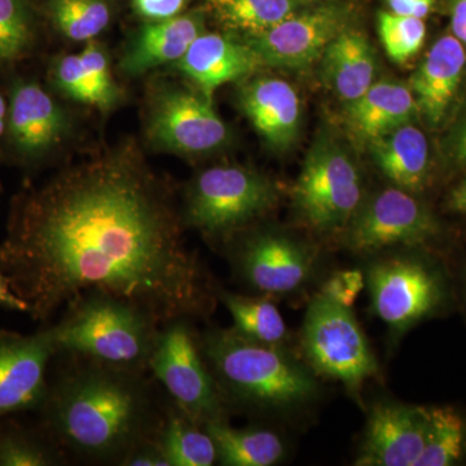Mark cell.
Returning <instances> with one entry per match:
<instances>
[{
	"instance_id": "1",
	"label": "cell",
	"mask_w": 466,
	"mask_h": 466,
	"mask_svg": "<svg viewBox=\"0 0 466 466\" xmlns=\"http://www.w3.org/2000/svg\"><path fill=\"white\" fill-rule=\"evenodd\" d=\"M183 225L140 156L113 150L15 198L0 269L34 320L90 291L128 300L161 325L205 317L218 290Z\"/></svg>"
},
{
	"instance_id": "2",
	"label": "cell",
	"mask_w": 466,
	"mask_h": 466,
	"mask_svg": "<svg viewBox=\"0 0 466 466\" xmlns=\"http://www.w3.org/2000/svg\"><path fill=\"white\" fill-rule=\"evenodd\" d=\"M73 358L39 408L45 433L66 456L122 465L133 451L157 441L167 404L146 372Z\"/></svg>"
},
{
	"instance_id": "3",
	"label": "cell",
	"mask_w": 466,
	"mask_h": 466,
	"mask_svg": "<svg viewBox=\"0 0 466 466\" xmlns=\"http://www.w3.org/2000/svg\"><path fill=\"white\" fill-rule=\"evenodd\" d=\"M200 346L229 407L281 412L317 398V375L284 346L251 341L233 328L208 330Z\"/></svg>"
},
{
	"instance_id": "4",
	"label": "cell",
	"mask_w": 466,
	"mask_h": 466,
	"mask_svg": "<svg viewBox=\"0 0 466 466\" xmlns=\"http://www.w3.org/2000/svg\"><path fill=\"white\" fill-rule=\"evenodd\" d=\"M51 327L56 355L147 372L161 324L128 300L90 291L70 302Z\"/></svg>"
},
{
	"instance_id": "5",
	"label": "cell",
	"mask_w": 466,
	"mask_h": 466,
	"mask_svg": "<svg viewBox=\"0 0 466 466\" xmlns=\"http://www.w3.org/2000/svg\"><path fill=\"white\" fill-rule=\"evenodd\" d=\"M278 201V187L266 175L238 165L214 167L189 184L182 219L208 238H220L265 217Z\"/></svg>"
},
{
	"instance_id": "6",
	"label": "cell",
	"mask_w": 466,
	"mask_h": 466,
	"mask_svg": "<svg viewBox=\"0 0 466 466\" xmlns=\"http://www.w3.org/2000/svg\"><path fill=\"white\" fill-rule=\"evenodd\" d=\"M191 319L177 318L159 327L148 370L177 410L196 424L222 421L229 404L201 351Z\"/></svg>"
},
{
	"instance_id": "7",
	"label": "cell",
	"mask_w": 466,
	"mask_h": 466,
	"mask_svg": "<svg viewBox=\"0 0 466 466\" xmlns=\"http://www.w3.org/2000/svg\"><path fill=\"white\" fill-rule=\"evenodd\" d=\"M300 349L315 375L341 382L357 400L368 380L379 373L375 354L352 309L323 294L309 303Z\"/></svg>"
},
{
	"instance_id": "8",
	"label": "cell",
	"mask_w": 466,
	"mask_h": 466,
	"mask_svg": "<svg viewBox=\"0 0 466 466\" xmlns=\"http://www.w3.org/2000/svg\"><path fill=\"white\" fill-rule=\"evenodd\" d=\"M363 200V180L351 156L334 140H318L293 188L303 225L320 235L345 231Z\"/></svg>"
},
{
	"instance_id": "9",
	"label": "cell",
	"mask_w": 466,
	"mask_h": 466,
	"mask_svg": "<svg viewBox=\"0 0 466 466\" xmlns=\"http://www.w3.org/2000/svg\"><path fill=\"white\" fill-rule=\"evenodd\" d=\"M364 275L373 312L395 336L431 317L446 299L440 269L415 254L379 257Z\"/></svg>"
},
{
	"instance_id": "10",
	"label": "cell",
	"mask_w": 466,
	"mask_h": 466,
	"mask_svg": "<svg viewBox=\"0 0 466 466\" xmlns=\"http://www.w3.org/2000/svg\"><path fill=\"white\" fill-rule=\"evenodd\" d=\"M440 235V220L428 205L394 186L361 202L345 228V244L355 253L373 254L422 247Z\"/></svg>"
},
{
	"instance_id": "11",
	"label": "cell",
	"mask_w": 466,
	"mask_h": 466,
	"mask_svg": "<svg viewBox=\"0 0 466 466\" xmlns=\"http://www.w3.org/2000/svg\"><path fill=\"white\" fill-rule=\"evenodd\" d=\"M317 254L305 242L276 229L248 235L231 250V266L258 296H288L302 289L317 269Z\"/></svg>"
},
{
	"instance_id": "12",
	"label": "cell",
	"mask_w": 466,
	"mask_h": 466,
	"mask_svg": "<svg viewBox=\"0 0 466 466\" xmlns=\"http://www.w3.org/2000/svg\"><path fill=\"white\" fill-rule=\"evenodd\" d=\"M148 135L158 148L179 155H201L219 148L228 128L204 94L167 88L150 106Z\"/></svg>"
},
{
	"instance_id": "13",
	"label": "cell",
	"mask_w": 466,
	"mask_h": 466,
	"mask_svg": "<svg viewBox=\"0 0 466 466\" xmlns=\"http://www.w3.org/2000/svg\"><path fill=\"white\" fill-rule=\"evenodd\" d=\"M349 27V12L329 3L296 12L259 35L250 36V47L262 66L302 69L323 57L328 46Z\"/></svg>"
},
{
	"instance_id": "14",
	"label": "cell",
	"mask_w": 466,
	"mask_h": 466,
	"mask_svg": "<svg viewBox=\"0 0 466 466\" xmlns=\"http://www.w3.org/2000/svg\"><path fill=\"white\" fill-rule=\"evenodd\" d=\"M56 354L52 327L33 334L0 330V419L41 408Z\"/></svg>"
},
{
	"instance_id": "15",
	"label": "cell",
	"mask_w": 466,
	"mask_h": 466,
	"mask_svg": "<svg viewBox=\"0 0 466 466\" xmlns=\"http://www.w3.org/2000/svg\"><path fill=\"white\" fill-rule=\"evenodd\" d=\"M428 407L383 400L370 410L355 465L416 466L424 450Z\"/></svg>"
},
{
	"instance_id": "16",
	"label": "cell",
	"mask_w": 466,
	"mask_h": 466,
	"mask_svg": "<svg viewBox=\"0 0 466 466\" xmlns=\"http://www.w3.org/2000/svg\"><path fill=\"white\" fill-rule=\"evenodd\" d=\"M466 72L465 46L453 35H443L410 76L408 87L415 97L419 115L429 126L444 124L461 90Z\"/></svg>"
},
{
	"instance_id": "17",
	"label": "cell",
	"mask_w": 466,
	"mask_h": 466,
	"mask_svg": "<svg viewBox=\"0 0 466 466\" xmlns=\"http://www.w3.org/2000/svg\"><path fill=\"white\" fill-rule=\"evenodd\" d=\"M177 66L211 99L218 88L253 75L262 63L249 43L222 34L202 33Z\"/></svg>"
},
{
	"instance_id": "18",
	"label": "cell",
	"mask_w": 466,
	"mask_h": 466,
	"mask_svg": "<svg viewBox=\"0 0 466 466\" xmlns=\"http://www.w3.org/2000/svg\"><path fill=\"white\" fill-rule=\"evenodd\" d=\"M242 112L272 148L284 150L296 142L300 126V103L293 86L284 79L256 78L238 94Z\"/></svg>"
},
{
	"instance_id": "19",
	"label": "cell",
	"mask_w": 466,
	"mask_h": 466,
	"mask_svg": "<svg viewBox=\"0 0 466 466\" xmlns=\"http://www.w3.org/2000/svg\"><path fill=\"white\" fill-rule=\"evenodd\" d=\"M8 126L18 152L26 158H38L60 142L66 118L41 86L18 82L12 91Z\"/></svg>"
},
{
	"instance_id": "20",
	"label": "cell",
	"mask_w": 466,
	"mask_h": 466,
	"mask_svg": "<svg viewBox=\"0 0 466 466\" xmlns=\"http://www.w3.org/2000/svg\"><path fill=\"white\" fill-rule=\"evenodd\" d=\"M417 115L419 109L408 85L380 81L349 103L346 124L360 142L370 144L389 131L413 122Z\"/></svg>"
},
{
	"instance_id": "21",
	"label": "cell",
	"mask_w": 466,
	"mask_h": 466,
	"mask_svg": "<svg viewBox=\"0 0 466 466\" xmlns=\"http://www.w3.org/2000/svg\"><path fill=\"white\" fill-rule=\"evenodd\" d=\"M202 33L204 23L200 15H187L149 24L140 30L126 52L122 69L127 75L139 76L159 66L177 63Z\"/></svg>"
},
{
	"instance_id": "22",
	"label": "cell",
	"mask_w": 466,
	"mask_h": 466,
	"mask_svg": "<svg viewBox=\"0 0 466 466\" xmlns=\"http://www.w3.org/2000/svg\"><path fill=\"white\" fill-rule=\"evenodd\" d=\"M373 159L395 187L410 193L425 188L431 173L428 137L413 122L401 125L370 143Z\"/></svg>"
},
{
	"instance_id": "23",
	"label": "cell",
	"mask_w": 466,
	"mask_h": 466,
	"mask_svg": "<svg viewBox=\"0 0 466 466\" xmlns=\"http://www.w3.org/2000/svg\"><path fill=\"white\" fill-rule=\"evenodd\" d=\"M321 66L328 84L348 104L376 82L375 51L363 33L350 26L328 46Z\"/></svg>"
},
{
	"instance_id": "24",
	"label": "cell",
	"mask_w": 466,
	"mask_h": 466,
	"mask_svg": "<svg viewBox=\"0 0 466 466\" xmlns=\"http://www.w3.org/2000/svg\"><path fill=\"white\" fill-rule=\"evenodd\" d=\"M213 438L218 462L226 466H272L285 455L280 435L266 428H233L227 420L204 426Z\"/></svg>"
},
{
	"instance_id": "25",
	"label": "cell",
	"mask_w": 466,
	"mask_h": 466,
	"mask_svg": "<svg viewBox=\"0 0 466 466\" xmlns=\"http://www.w3.org/2000/svg\"><path fill=\"white\" fill-rule=\"evenodd\" d=\"M157 443L170 466H211L218 462L213 438L171 403L165 408Z\"/></svg>"
},
{
	"instance_id": "26",
	"label": "cell",
	"mask_w": 466,
	"mask_h": 466,
	"mask_svg": "<svg viewBox=\"0 0 466 466\" xmlns=\"http://www.w3.org/2000/svg\"><path fill=\"white\" fill-rule=\"evenodd\" d=\"M218 299L231 314L233 329L251 341L284 346L289 339L287 324L271 297L244 296L218 290Z\"/></svg>"
},
{
	"instance_id": "27",
	"label": "cell",
	"mask_w": 466,
	"mask_h": 466,
	"mask_svg": "<svg viewBox=\"0 0 466 466\" xmlns=\"http://www.w3.org/2000/svg\"><path fill=\"white\" fill-rule=\"evenodd\" d=\"M229 29L259 35L299 12L302 0H208Z\"/></svg>"
},
{
	"instance_id": "28",
	"label": "cell",
	"mask_w": 466,
	"mask_h": 466,
	"mask_svg": "<svg viewBox=\"0 0 466 466\" xmlns=\"http://www.w3.org/2000/svg\"><path fill=\"white\" fill-rule=\"evenodd\" d=\"M466 450V422L451 407L428 408V431L424 450L416 466H450Z\"/></svg>"
},
{
	"instance_id": "29",
	"label": "cell",
	"mask_w": 466,
	"mask_h": 466,
	"mask_svg": "<svg viewBox=\"0 0 466 466\" xmlns=\"http://www.w3.org/2000/svg\"><path fill=\"white\" fill-rule=\"evenodd\" d=\"M66 453L43 431L20 426L0 429V466H54L64 464Z\"/></svg>"
},
{
	"instance_id": "30",
	"label": "cell",
	"mask_w": 466,
	"mask_h": 466,
	"mask_svg": "<svg viewBox=\"0 0 466 466\" xmlns=\"http://www.w3.org/2000/svg\"><path fill=\"white\" fill-rule=\"evenodd\" d=\"M52 17L66 38L91 41L108 26L110 11L104 0H54Z\"/></svg>"
},
{
	"instance_id": "31",
	"label": "cell",
	"mask_w": 466,
	"mask_h": 466,
	"mask_svg": "<svg viewBox=\"0 0 466 466\" xmlns=\"http://www.w3.org/2000/svg\"><path fill=\"white\" fill-rule=\"evenodd\" d=\"M377 27L386 54L395 63L406 64L424 46L426 24L422 18L380 12Z\"/></svg>"
},
{
	"instance_id": "32",
	"label": "cell",
	"mask_w": 466,
	"mask_h": 466,
	"mask_svg": "<svg viewBox=\"0 0 466 466\" xmlns=\"http://www.w3.org/2000/svg\"><path fill=\"white\" fill-rule=\"evenodd\" d=\"M33 43V21L26 0H0V64L17 60Z\"/></svg>"
},
{
	"instance_id": "33",
	"label": "cell",
	"mask_w": 466,
	"mask_h": 466,
	"mask_svg": "<svg viewBox=\"0 0 466 466\" xmlns=\"http://www.w3.org/2000/svg\"><path fill=\"white\" fill-rule=\"evenodd\" d=\"M54 76L58 88L70 97L101 108L99 94L86 75L79 55H70L61 58L55 67Z\"/></svg>"
},
{
	"instance_id": "34",
	"label": "cell",
	"mask_w": 466,
	"mask_h": 466,
	"mask_svg": "<svg viewBox=\"0 0 466 466\" xmlns=\"http://www.w3.org/2000/svg\"><path fill=\"white\" fill-rule=\"evenodd\" d=\"M82 66L92 85L96 88L101 100V108H108L116 99V86L110 76L106 55L96 43L88 41L85 50L79 54Z\"/></svg>"
},
{
	"instance_id": "35",
	"label": "cell",
	"mask_w": 466,
	"mask_h": 466,
	"mask_svg": "<svg viewBox=\"0 0 466 466\" xmlns=\"http://www.w3.org/2000/svg\"><path fill=\"white\" fill-rule=\"evenodd\" d=\"M366 287V275L359 269L333 272L321 287L320 294L328 299L351 309L359 294Z\"/></svg>"
},
{
	"instance_id": "36",
	"label": "cell",
	"mask_w": 466,
	"mask_h": 466,
	"mask_svg": "<svg viewBox=\"0 0 466 466\" xmlns=\"http://www.w3.org/2000/svg\"><path fill=\"white\" fill-rule=\"evenodd\" d=\"M447 161L456 167H466V106L453 121L443 140Z\"/></svg>"
},
{
	"instance_id": "37",
	"label": "cell",
	"mask_w": 466,
	"mask_h": 466,
	"mask_svg": "<svg viewBox=\"0 0 466 466\" xmlns=\"http://www.w3.org/2000/svg\"><path fill=\"white\" fill-rule=\"evenodd\" d=\"M191 0H134L135 8L142 16L162 21L179 16Z\"/></svg>"
},
{
	"instance_id": "38",
	"label": "cell",
	"mask_w": 466,
	"mask_h": 466,
	"mask_svg": "<svg viewBox=\"0 0 466 466\" xmlns=\"http://www.w3.org/2000/svg\"><path fill=\"white\" fill-rule=\"evenodd\" d=\"M122 466H170L157 441L143 444L126 458Z\"/></svg>"
},
{
	"instance_id": "39",
	"label": "cell",
	"mask_w": 466,
	"mask_h": 466,
	"mask_svg": "<svg viewBox=\"0 0 466 466\" xmlns=\"http://www.w3.org/2000/svg\"><path fill=\"white\" fill-rule=\"evenodd\" d=\"M392 14L422 18L431 15L437 0H386Z\"/></svg>"
},
{
	"instance_id": "40",
	"label": "cell",
	"mask_w": 466,
	"mask_h": 466,
	"mask_svg": "<svg viewBox=\"0 0 466 466\" xmlns=\"http://www.w3.org/2000/svg\"><path fill=\"white\" fill-rule=\"evenodd\" d=\"M451 32L466 47V0H450Z\"/></svg>"
},
{
	"instance_id": "41",
	"label": "cell",
	"mask_w": 466,
	"mask_h": 466,
	"mask_svg": "<svg viewBox=\"0 0 466 466\" xmlns=\"http://www.w3.org/2000/svg\"><path fill=\"white\" fill-rule=\"evenodd\" d=\"M0 308L27 314L26 303L12 290L11 285H9L7 278L3 274L2 269H0Z\"/></svg>"
},
{
	"instance_id": "42",
	"label": "cell",
	"mask_w": 466,
	"mask_h": 466,
	"mask_svg": "<svg viewBox=\"0 0 466 466\" xmlns=\"http://www.w3.org/2000/svg\"><path fill=\"white\" fill-rule=\"evenodd\" d=\"M450 210L455 213H466V177L451 192L449 202Z\"/></svg>"
},
{
	"instance_id": "43",
	"label": "cell",
	"mask_w": 466,
	"mask_h": 466,
	"mask_svg": "<svg viewBox=\"0 0 466 466\" xmlns=\"http://www.w3.org/2000/svg\"><path fill=\"white\" fill-rule=\"evenodd\" d=\"M5 113H7V109H5V100H3L2 95H0V137L5 133Z\"/></svg>"
},
{
	"instance_id": "44",
	"label": "cell",
	"mask_w": 466,
	"mask_h": 466,
	"mask_svg": "<svg viewBox=\"0 0 466 466\" xmlns=\"http://www.w3.org/2000/svg\"><path fill=\"white\" fill-rule=\"evenodd\" d=\"M464 288H465V297H466V274H465V278H464Z\"/></svg>"
}]
</instances>
